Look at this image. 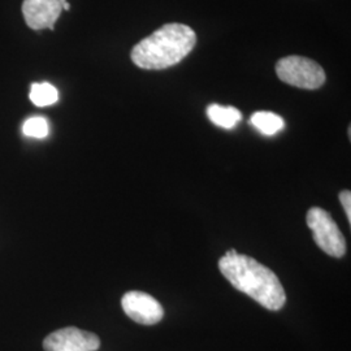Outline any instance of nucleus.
<instances>
[{"label": "nucleus", "instance_id": "7ed1b4c3", "mask_svg": "<svg viewBox=\"0 0 351 351\" xmlns=\"http://www.w3.org/2000/svg\"><path fill=\"white\" fill-rule=\"evenodd\" d=\"M276 75L284 84L294 88L316 90L326 84L323 66L303 56H287L276 63Z\"/></svg>", "mask_w": 351, "mask_h": 351}, {"label": "nucleus", "instance_id": "39448f33", "mask_svg": "<svg viewBox=\"0 0 351 351\" xmlns=\"http://www.w3.org/2000/svg\"><path fill=\"white\" fill-rule=\"evenodd\" d=\"M99 346L101 339L97 335L75 326L59 329L43 341L46 351H97Z\"/></svg>", "mask_w": 351, "mask_h": 351}, {"label": "nucleus", "instance_id": "9d476101", "mask_svg": "<svg viewBox=\"0 0 351 351\" xmlns=\"http://www.w3.org/2000/svg\"><path fill=\"white\" fill-rule=\"evenodd\" d=\"M29 98L37 107H47L58 101L59 93L58 88L49 82H40L32 85Z\"/></svg>", "mask_w": 351, "mask_h": 351}, {"label": "nucleus", "instance_id": "f8f14e48", "mask_svg": "<svg viewBox=\"0 0 351 351\" xmlns=\"http://www.w3.org/2000/svg\"><path fill=\"white\" fill-rule=\"evenodd\" d=\"M339 202L346 213V216L349 219V223H351V193L350 190H343L339 193Z\"/></svg>", "mask_w": 351, "mask_h": 351}, {"label": "nucleus", "instance_id": "0eeeda50", "mask_svg": "<svg viewBox=\"0 0 351 351\" xmlns=\"http://www.w3.org/2000/svg\"><path fill=\"white\" fill-rule=\"evenodd\" d=\"M65 1L66 0H24L23 14L26 25L33 30H53Z\"/></svg>", "mask_w": 351, "mask_h": 351}, {"label": "nucleus", "instance_id": "1a4fd4ad", "mask_svg": "<svg viewBox=\"0 0 351 351\" xmlns=\"http://www.w3.org/2000/svg\"><path fill=\"white\" fill-rule=\"evenodd\" d=\"M251 125L255 126L261 133L265 136H275L280 130L284 129V120L274 112L259 111L255 112L250 119Z\"/></svg>", "mask_w": 351, "mask_h": 351}, {"label": "nucleus", "instance_id": "ddd939ff", "mask_svg": "<svg viewBox=\"0 0 351 351\" xmlns=\"http://www.w3.org/2000/svg\"><path fill=\"white\" fill-rule=\"evenodd\" d=\"M63 10H65V11H69V10H71V4H69L68 1L64 3Z\"/></svg>", "mask_w": 351, "mask_h": 351}, {"label": "nucleus", "instance_id": "6e6552de", "mask_svg": "<svg viewBox=\"0 0 351 351\" xmlns=\"http://www.w3.org/2000/svg\"><path fill=\"white\" fill-rule=\"evenodd\" d=\"M207 116L215 125L232 129L239 124L242 113L234 107H223L219 104H211L207 108Z\"/></svg>", "mask_w": 351, "mask_h": 351}, {"label": "nucleus", "instance_id": "f03ea898", "mask_svg": "<svg viewBox=\"0 0 351 351\" xmlns=\"http://www.w3.org/2000/svg\"><path fill=\"white\" fill-rule=\"evenodd\" d=\"M197 45V34L188 25L171 23L138 42L130 59L141 69L163 71L182 62Z\"/></svg>", "mask_w": 351, "mask_h": 351}, {"label": "nucleus", "instance_id": "20e7f679", "mask_svg": "<svg viewBox=\"0 0 351 351\" xmlns=\"http://www.w3.org/2000/svg\"><path fill=\"white\" fill-rule=\"evenodd\" d=\"M307 226L311 229L315 243L333 258H342L346 252V241L332 216L319 207L307 213Z\"/></svg>", "mask_w": 351, "mask_h": 351}, {"label": "nucleus", "instance_id": "423d86ee", "mask_svg": "<svg viewBox=\"0 0 351 351\" xmlns=\"http://www.w3.org/2000/svg\"><path fill=\"white\" fill-rule=\"evenodd\" d=\"M121 306L133 322L142 326H154L163 319L162 304L143 291H128L121 300Z\"/></svg>", "mask_w": 351, "mask_h": 351}, {"label": "nucleus", "instance_id": "f257e3e1", "mask_svg": "<svg viewBox=\"0 0 351 351\" xmlns=\"http://www.w3.org/2000/svg\"><path fill=\"white\" fill-rule=\"evenodd\" d=\"M219 269L234 288L271 311H278L287 302V294L278 277L254 258L229 250L219 261Z\"/></svg>", "mask_w": 351, "mask_h": 351}, {"label": "nucleus", "instance_id": "9b49d317", "mask_svg": "<svg viewBox=\"0 0 351 351\" xmlns=\"http://www.w3.org/2000/svg\"><path fill=\"white\" fill-rule=\"evenodd\" d=\"M23 132L26 137L38 139L46 138L49 136L50 128H49V123L45 117L36 116V117H30L26 120L23 125Z\"/></svg>", "mask_w": 351, "mask_h": 351}]
</instances>
